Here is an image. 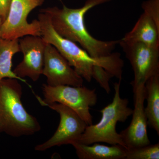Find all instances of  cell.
I'll return each instance as SVG.
<instances>
[{
  "label": "cell",
  "instance_id": "obj_1",
  "mask_svg": "<svg viewBox=\"0 0 159 159\" xmlns=\"http://www.w3.org/2000/svg\"><path fill=\"white\" fill-rule=\"evenodd\" d=\"M38 20L43 39L55 47L84 80L90 82L94 78L97 81L107 72L122 80L124 61L120 53L113 52L101 58L92 57L76 43L60 35L53 28L48 15L40 12Z\"/></svg>",
  "mask_w": 159,
  "mask_h": 159
},
{
  "label": "cell",
  "instance_id": "obj_2",
  "mask_svg": "<svg viewBox=\"0 0 159 159\" xmlns=\"http://www.w3.org/2000/svg\"><path fill=\"white\" fill-rule=\"evenodd\" d=\"M113 0H87L82 7L70 8L63 5L61 9L54 6L40 10L48 15L54 30L61 36L80 44L92 57L101 58L111 55L119 44L118 40L102 41L92 36L84 23L87 12L95 6Z\"/></svg>",
  "mask_w": 159,
  "mask_h": 159
},
{
  "label": "cell",
  "instance_id": "obj_3",
  "mask_svg": "<svg viewBox=\"0 0 159 159\" xmlns=\"http://www.w3.org/2000/svg\"><path fill=\"white\" fill-rule=\"evenodd\" d=\"M22 87L15 78L0 81V132L13 137L34 134L41 129L39 122L21 101Z\"/></svg>",
  "mask_w": 159,
  "mask_h": 159
},
{
  "label": "cell",
  "instance_id": "obj_4",
  "mask_svg": "<svg viewBox=\"0 0 159 159\" xmlns=\"http://www.w3.org/2000/svg\"><path fill=\"white\" fill-rule=\"evenodd\" d=\"M121 82V80H119V82L114 83L112 102L100 111L102 118L100 121L95 125H88L83 133L74 142L86 145L103 142L122 145L126 148L116 126L118 122H124L132 116L133 109L128 107V99L120 97Z\"/></svg>",
  "mask_w": 159,
  "mask_h": 159
},
{
  "label": "cell",
  "instance_id": "obj_5",
  "mask_svg": "<svg viewBox=\"0 0 159 159\" xmlns=\"http://www.w3.org/2000/svg\"><path fill=\"white\" fill-rule=\"evenodd\" d=\"M42 91L44 99L36 96L39 102H58L63 104L76 112L88 125L93 124V117L90 108L97 102L96 89H90L83 86H51L43 84Z\"/></svg>",
  "mask_w": 159,
  "mask_h": 159
},
{
  "label": "cell",
  "instance_id": "obj_6",
  "mask_svg": "<svg viewBox=\"0 0 159 159\" xmlns=\"http://www.w3.org/2000/svg\"><path fill=\"white\" fill-rule=\"evenodd\" d=\"M44 0H11L9 11L0 29V38L19 39L26 35L41 36L38 20L28 22L27 18Z\"/></svg>",
  "mask_w": 159,
  "mask_h": 159
},
{
  "label": "cell",
  "instance_id": "obj_7",
  "mask_svg": "<svg viewBox=\"0 0 159 159\" xmlns=\"http://www.w3.org/2000/svg\"><path fill=\"white\" fill-rule=\"evenodd\" d=\"M59 114L60 122L54 135L46 142L35 147L37 151H45L55 146L71 145L75 142L88 126L85 121L70 107L58 102L46 103L39 102Z\"/></svg>",
  "mask_w": 159,
  "mask_h": 159
},
{
  "label": "cell",
  "instance_id": "obj_8",
  "mask_svg": "<svg viewBox=\"0 0 159 159\" xmlns=\"http://www.w3.org/2000/svg\"><path fill=\"white\" fill-rule=\"evenodd\" d=\"M119 44L134 71L132 86L145 84L148 78L159 74V48L140 43H129L122 39Z\"/></svg>",
  "mask_w": 159,
  "mask_h": 159
},
{
  "label": "cell",
  "instance_id": "obj_9",
  "mask_svg": "<svg viewBox=\"0 0 159 159\" xmlns=\"http://www.w3.org/2000/svg\"><path fill=\"white\" fill-rule=\"evenodd\" d=\"M19 43L23 59L13 72L21 79L28 77L37 81L42 75L47 43L41 36L31 35L19 39Z\"/></svg>",
  "mask_w": 159,
  "mask_h": 159
},
{
  "label": "cell",
  "instance_id": "obj_10",
  "mask_svg": "<svg viewBox=\"0 0 159 159\" xmlns=\"http://www.w3.org/2000/svg\"><path fill=\"white\" fill-rule=\"evenodd\" d=\"M42 75L47 78V84L51 86H81L83 84V78L55 47L48 43L45 51Z\"/></svg>",
  "mask_w": 159,
  "mask_h": 159
},
{
  "label": "cell",
  "instance_id": "obj_11",
  "mask_svg": "<svg viewBox=\"0 0 159 159\" xmlns=\"http://www.w3.org/2000/svg\"><path fill=\"white\" fill-rule=\"evenodd\" d=\"M132 88L134 97L132 119L128 127L119 134L127 149L151 144L147 132L148 122L144 107L145 84L133 87Z\"/></svg>",
  "mask_w": 159,
  "mask_h": 159
},
{
  "label": "cell",
  "instance_id": "obj_12",
  "mask_svg": "<svg viewBox=\"0 0 159 159\" xmlns=\"http://www.w3.org/2000/svg\"><path fill=\"white\" fill-rule=\"evenodd\" d=\"M122 39L126 42L142 43L159 48V26L144 12L134 28Z\"/></svg>",
  "mask_w": 159,
  "mask_h": 159
},
{
  "label": "cell",
  "instance_id": "obj_13",
  "mask_svg": "<svg viewBox=\"0 0 159 159\" xmlns=\"http://www.w3.org/2000/svg\"><path fill=\"white\" fill-rule=\"evenodd\" d=\"M77 156L80 159H125L126 148L122 145L107 146L99 143L92 145L73 142Z\"/></svg>",
  "mask_w": 159,
  "mask_h": 159
},
{
  "label": "cell",
  "instance_id": "obj_14",
  "mask_svg": "<svg viewBox=\"0 0 159 159\" xmlns=\"http://www.w3.org/2000/svg\"><path fill=\"white\" fill-rule=\"evenodd\" d=\"M145 99L147 106L145 111L148 125L159 135V74L148 78L145 84Z\"/></svg>",
  "mask_w": 159,
  "mask_h": 159
},
{
  "label": "cell",
  "instance_id": "obj_15",
  "mask_svg": "<svg viewBox=\"0 0 159 159\" xmlns=\"http://www.w3.org/2000/svg\"><path fill=\"white\" fill-rule=\"evenodd\" d=\"M20 52L19 39L0 38V81L5 78H15L26 82L11 70L12 58L15 54Z\"/></svg>",
  "mask_w": 159,
  "mask_h": 159
},
{
  "label": "cell",
  "instance_id": "obj_16",
  "mask_svg": "<svg viewBox=\"0 0 159 159\" xmlns=\"http://www.w3.org/2000/svg\"><path fill=\"white\" fill-rule=\"evenodd\" d=\"M159 143L126 149L125 159H159Z\"/></svg>",
  "mask_w": 159,
  "mask_h": 159
},
{
  "label": "cell",
  "instance_id": "obj_17",
  "mask_svg": "<svg viewBox=\"0 0 159 159\" xmlns=\"http://www.w3.org/2000/svg\"><path fill=\"white\" fill-rule=\"evenodd\" d=\"M144 12L150 16L159 26V0H147L143 2Z\"/></svg>",
  "mask_w": 159,
  "mask_h": 159
},
{
  "label": "cell",
  "instance_id": "obj_18",
  "mask_svg": "<svg viewBox=\"0 0 159 159\" xmlns=\"http://www.w3.org/2000/svg\"><path fill=\"white\" fill-rule=\"evenodd\" d=\"M11 0H0V14L3 22L6 19L9 11Z\"/></svg>",
  "mask_w": 159,
  "mask_h": 159
},
{
  "label": "cell",
  "instance_id": "obj_19",
  "mask_svg": "<svg viewBox=\"0 0 159 159\" xmlns=\"http://www.w3.org/2000/svg\"><path fill=\"white\" fill-rule=\"evenodd\" d=\"M3 23V19L2 18V16H1V14H0V29H1V27H2Z\"/></svg>",
  "mask_w": 159,
  "mask_h": 159
},
{
  "label": "cell",
  "instance_id": "obj_20",
  "mask_svg": "<svg viewBox=\"0 0 159 159\" xmlns=\"http://www.w3.org/2000/svg\"><path fill=\"white\" fill-rule=\"evenodd\" d=\"M0 133H1V132H0Z\"/></svg>",
  "mask_w": 159,
  "mask_h": 159
}]
</instances>
